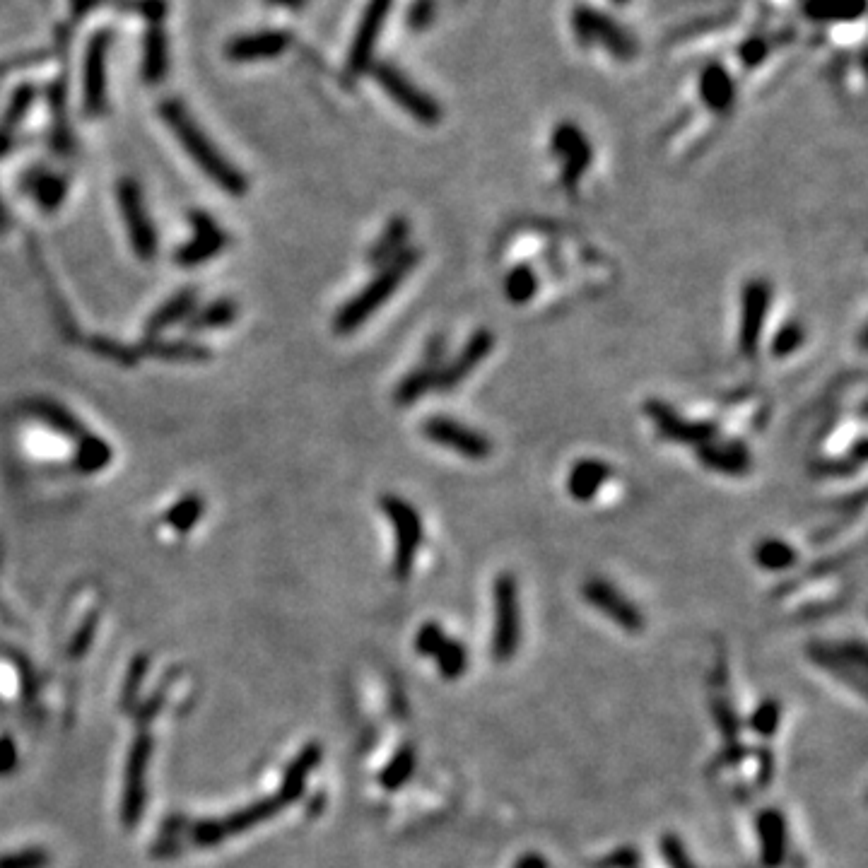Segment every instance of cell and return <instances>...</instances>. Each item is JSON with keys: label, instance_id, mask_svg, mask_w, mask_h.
Here are the masks:
<instances>
[{"label": "cell", "instance_id": "d4e9b609", "mask_svg": "<svg viewBox=\"0 0 868 868\" xmlns=\"http://www.w3.org/2000/svg\"><path fill=\"white\" fill-rule=\"evenodd\" d=\"M25 408H27V413L34 415V418L44 420L46 425L54 427V430H58L61 434H66V437L80 439L82 434H85L80 420L75 418V415L70 413L68 408H63L61 403L46 401V398H32V401H29Z\"/></svg>", "mask_w": 868, "mask_h": 868}, {"label": "cell", "instance_id": "9c48e42d", "mask_svg": "<svg viewBox=\"0 0 868 868\" xmlns=\"http://www.w3.org/2000/svg\"><path fill=\"white\" fill-rule=\"evenodd\" d=\"M644 413L654 422L656 432L671 442L688 444V447H702L719 437V425L712 420H688L676 408L668 406L661 398H649L644 403Z\"/></svg>", "mask_w": 868, "mask_h": 868}, {"label": "cell", "instance_id": "e575fe53", "mask_svg": "<svg viewBox=\"0 0 868 868\" xmlns=\"http://www.w3.org/2000/svg\"><path fill=\"white\" fill-rule=\"evenodd\" d=\"M203 514V497L201 495H186L181 497V500L174 504L172 509H169L167 516V524L172 526V529L177 531H189L196 526V521L201 519Z\"/></svg>", "mask_w": 868, "mask_h": 868}, {"label": "cell", "instance_id": "8fae6325", "mask_svg": "<svg viewBox=\"0 0 868 868\" xmlns=\"http://www.w3.org/2000/svg\"><path fill=\"white\" fill-rule=\"evenodd\" d=\"M119 205L123 222H126L128 237H131L133 254H136L140 261H152V258L157 256V232L148 215V208H145L140 186L133 179H121Z\"/></svg>", "mask_w": 868, "mask_h": 868}, {"label": "cell", "instance_id": "44dd1931", "mask_svg": "<svg viewBox=\"0 0 868 868\" xmlns=\"http://www.w3.org/2000/svg\"><path fill=\"white\" fill-rule=\"evenodd\" d=\"M410 242V220L406 215H394L389 222H386L384 232L379 234V239L369 246V263H372L374 268L386 266V263H391L394 258H398L403 254V251L408 249Z\"/></svg>", "mask_w": 868, "mask_h": 868}, {"label": "cell", "instance_id": "ab89813d", "mask_svg": "<svg viewBox=\"0 0 868 868\" xmlns=\"http://www.w3.org/2000/svg\"><path fill=\"white\" fill-rule=\"evenodd\" d=\"M92 350H95L97 355L109 357V360L121 362V365H133V362L138 360L136 350L126 348V345L114 343V340L109 338H92Z\"/></svg>", "mask_w": 868, "mask_h": 868}, {"label": "cell", "instance_id": "836d02e7", "mask_svg": "<svg viewBox=\"0 0 868 868\" xmlns=\"http://www.w3.org/2000/svg\"><path fill=\"white\" fill-rule=\"evenodd\" d=\"M806 338H808V331L799 319L784 321V324L777 328V333L772 336L770 353L777 357V360H784V357L799 353L803 343H806Z\"/></svg>", "mask_w": 868, "mask_h": 868}, {"label": "cell", "instance_id": "f1b7e54d", "mask_svg": "<svg viewBox=\"0 0 868 868\" xmlns=\"http://www.w3.org/2000/svg\"><path fill=\"white\" fill-rule=\"evenodd\" d=\"M25 189L44 210H56L66 198V181L51 172H32L25 179Z\"/></svg>", "mask_w": 868, "mask_h": 868}, {"label": "cell", "instance_id": "6da1fadb", "mask_svg": "<svg viewBox=\"0 0 868 868\" xmlns=\"http://www.w3.org/2000/svg\"><path fill=\"white\" fill-rule=\"evenodd\" d=\"M162 119L172 128L174 136L179 138V143L184 145V150L189 152V157L198 167L203 169L205 177L213 179L222 191H227L230 196H244L246 193V179L244 174L234 167L232 162H227L222 157V152L205 138L201 128L193 123V119L186 114V109L177 102H164L162 104Z\"/></svg>", "mask_w": 868, "mask_h": 868}, {"label": "cell", "instance_id": "2e32d148", "mask_svg": "<svg viewBox=\"0 0 868 868\" xmlns=\"http://www.w3.org/2000/svg\"><path fill=\"white\" fill-rule=\"evenodd\" d=\"M697 459L707 471L721 475H746L753 468V454L743 439H712V442L697 447Z\"/></svg>", "mask_w": 868, "mask_h": 868}, {"label": "cell", "instance_id": "52a82bcc", "mask_svg": "<svg viewBox=\"0 0 868 868\" xmlns=\"http://www.w3.org/2000/svg\"><path fill=\"white\" fill-rule=\"evenodd\" d=\"M374 80L379 82L381 90L394 99L398 107L408 111L422 126H437L442 121V107H439L437 99L415 85L403 70L391 66V63H379L374 68Z\"/></svg>", "mask_w": 868, "mask_h": 868}, {"label": "cell", "instance_id": "ba28073f", "mask_svg": "<svg viewBox=\"0 0 868 868\" xmlns=\"http://www.w3.org/2000/svg\"><path fill=\"white\" fill-rule=\"evenodd\" d=\"M422 434L437 447L454 451L471 461H485L492 456V439L485 432L473 430L463 422L449 418V415H432L422 420Z\"/></svg>", "mask_w": 868, "mask_h": 868}, {"label": "cell", "instance_id": "9a60e30c", "mask_svg": "<svg viewBox=\"0 0 868 868\" xmlns=\"http://www.w3.org/2000/svg\"><path fill=\"white\" fill-rule=\"evenodd\" d=\"M191 225H193L191 242L181 246L177 254V263H181V266L186 268L201 266V263L210 261V258L220 254L227 244V234L220 230V225H217L213 217L201 213V210L191 213Z\"/></svg>", "mask_w": 868, "mask_h": 868}, {"label": "cell", "instance_id": "f546056e", "mask_svg": "<svg viewBox=\"0 0 868 868\" xmlns=\"http://www.w3.org/2000/svg\"><path fill=\"white\" fill-rule=\"evenodd\" d=\"M111 447L102 437L95 434H82L78 439V454H75V468L80 473H99L109 466Z\"/></svg>", "mask_w": 868, "mask_h": 868}, {"label": "cell", "instance_id": "1f68e13d", "mask_svg": "<svg viewBox=\"0 0 868 868\" xmlns=\"http://www.w3.org/2000/svg\"><path fill=\"white\" fill-rule=\"evenodd\" d=\"M434 661H437V671L442 673L444 680H459L468 668L466 644H461L459 639L447 637V642L442 644V649L434 654Z\"/></svg>", "mask_w": 868, "mask_h": 868}, {"label": "cell", "instance_id": "f907efd6", "mask_svg": "<svg viewBox=\"0 0 868 868\" xmlns=\"http://www.w3.org/2000/svg\"><path fill=\"white\" fill-rule=\"evenodd\" d=\"M613 3L615 5H627V3H630V0H613Z\"/></svg>", "mask_w": 868, "mask_h": 868}, {"label": "cell", "instance_id": "c3c4849f", "mask_svg": "<svg viewBox=\"0 0 868 868\" xmlns=\"http://www.w3.org/2000/svg\"><path fill=\"white\" fill-rule=\"evenodd\" d=\"M514 868H550V866H548V861H545L541 854H533L531 852V854L519 856V859H516Z\"/></svg>", "mask_w": 868, "mask_h": 868}, {"label": "cell", "instance_id": "d6a6232c", "mask_svg": "<svg viewBox=\"0 0 868 868\" xmlns=\"http://www.w3.org/2000/svg\"><path fill=\"white\" fill-rule=\"evenodd\" d=\"M415 762H418V758H415L413 746L398 748V753L391 758L389 765L384 767V772H381V784H384V789L396 791L401 789L403 784H408L415 772Z\"/></svg>", "mask_w": 868, "mask_h": 868}, {"label": "cell", "instance_id": "7dc6e473", "mask_svg": "<svg viewBox=\"0 0 868 868\" xmlns=\"http://www.w3.org/2000/svg\"><path fill=\"white\" fill-rule=\"evenodd\" d=\"M758 758H760V784H770L772 770H774L772 753H767V750H758Z\"/></svg>", "mask_w": 868, "mask_h": 868}, {"label": "cell", "instance_id": "d590c367", "mask_svg": "<svg viewBox=\"0 0 868 868\" xmlns=\"http://www.w3.org/2000/svg\"><path fill=\"white\" fill-rule=\"evenodd\" d=\"M779 721H782V705H779V700H765L760 702L753 717H750V729L762 738H772L779 729Z\"/></svg>", "mask_w": 868, "mask_h": 868}, {"label": "cell", "instance_id": "4316f807", "mask_svg": "<svg viewBox=\"0 0 868 868\" xmlns=\"http://www.w3.org/2000/svg\"><path fill=\"white\" fill-rule=\"evenodd\" d=\"M538 275L529 263H516V266L504 275V297L514 307H524L533 297L538 295Z\"/></svg>", "mask_w": 868, "mask_h": 868}, {"label": "cell", "instance_id": "ee69618b", "mask_svg": "<svg viewBox=\"0 0 868 868\" xmlns=\"http://www.w3.org/2000/svg\"><path fill=\"white\" fill-rule=\"evenodd\" d=\"M639 864V852L632 847H623L618 852L608 854L601 861V868H635Z\"/></svg>", "mask_w": 868, "mask_h": 868}, {"label": "cell", "instance_id": "5bb4252c", "mask_svg": "<svg viewBox=\"0 0 868 868\" xmlns=\"http://www.w3.org/2000/svg\"><path fill=\"white\" fill-rule=\"evenodd\" d=\"M808 659L823 666L825 671L837 673V676L854 683L856 690L864 692V668H866V649L864 644H811L808 647Z\"/></svg>", "mask_w": 868, "mask_h": 868}, {"label": "cell", "instance_id": "cb8c5ba5", "mask_svg": "<svg viewBox=\"0 0 868 868\" xmlns=\"http://www.w3.org/2000/svg\"><path fill=\"white\" fill-rule=\"evenodd\" d=\"M155 355L160 360H177V362H201L210 360V350L201 343H191V340H162L148 338L140 345L138 355Z\"/></svg>", "mask_w": 868, "mask_h": 868}, {"label": "cell", "instance_id": "7402d4cb", "mask_svg": "<svg viewBox=\"0 0 868 868\" xmlns=\"http://www.w3.org/2000/svg\"><path fill=\"white\" fill-rule=\"evenodd\" d=\"M198 304V295L193 287H184L174 297H169L167 302L157 309L155 314L148 319V338H160V333L167 331L169 326L179 324V321L189 319Z\"/></svg>", "mask_w": 868, "mask_h": 868}, {"label": "cell", "instance_id": "7a4b0ae2", "mask_svg": "<svg viewBox=\"0 0 868 868\" xmlns=\"http://www.w3.org/2000/svg\"><path fill=\"white\" fill-rule=\"evenodd\" d=\"M418 261V249L408 246L401 256L386 263V266H381L379 273L374 275L350 302H345L343 307L338 309L336 319H333V328H336L338 336H350V333H355L365 321L372 319L381 309V304H386L396 295V290L401 287L403 280L413 273Z\"/></svg>", "mask_w": 868, "mask_h": 868}, {"label": "cell", "instance_id": "8d00e7d4", "mask_svg": "<svg viewBox=\"0 0 868 868\" xmlns=\"http://www.w3.org/2000/svg\"><path fill=\"white\" fill-rule=\"evenodd\" d=\"M712 717L717 721L719 731L724 733L726 743H736L738 733H741V721L736 717V709L726 697H712Z\"/></svg>", "mask_w": 868, "mask_h": 868}, {"label": "cell", "instance_id": "e0dca14e", "mask_svg": "<svg viewBox=\"0 0 868 868\" xmlns=\"http://www.w3.org/2000/svg\"><path fill=\"white\" fill-rule=\"evenodd\" d=\"M697 90H700L702 104H705L709 111H714V114H726V111H731L733 104H736V80H733L729 68L719 61L707 63V66L702 68Z\"/></svg>", "mask_w": 868, "mask_h": 868}, {"label": "cell", "instance_id": "603a6c76", "mask_svg": "<svg viewBox=\"0 0 868 868\" xmlns=\"http://www.w3.org/2000/svg\"><path fill=\"white\" fill-rule=\"evenodd\" d=\"M439 372H442V367H432L427 365V362H418L406 377L398 381L394 391V401L398 406H413V403L420 401L422 396L437 389Z\"/></svg>", "mask_w": 868, "mask_h": 868}, {"label": "cell", "instance_id": "7c38bea8", "mask_svg": "<svg viewBox=\"0 0 868 868\" xmlns=\"http://www.w3.org/2000/svg\"><path fill=\"white\" fill-rule=\"evenodd\" d=\"M582 594H584V601L589 603L591 608L601 611L608 620H611V623L623 627L625 632H632V635H635V632L644 630V613L639 611L635 603H632L618 586L608 582V579L591 577L589 582H584Z\"/></svg>", "mask_w": 868, "mask_h": 868}, {"label": "cell", "instance_id": "681fc988", "mask_svg": "<svg viewBox=\"0 0 868 868\" xmlns=\"http://www.w3.org/2000/svg\"><path fill=\"white\" fill-rule=\"evenodd\" d=\"M8 227H10V215H8V208H5L3 198H0V237L8 232Z\"/></svg>", "mask_w": 868, "mask_h": 868}, {"label": "cell", "instance_id": "4fadbf2b", "mask_svg": "<svg viewBox=\"0 0 868 868\" xmlns=\"http://www.w3.org/2000/svg\"><path fill=\"white\" fill-rule=\"evenodd\" d=\"M492 350H495V333H492L490 328L473 331L459 353L451 357L449 362H444L442 372H439L437 377V389L434 391H454L461 381H466L475 369L488 360Z\"/></svg>", "mask_w": 868, "mask_h": 868}, {"label": "cell", "instance_id": "74e56055", "mask_svg": "<svg viewBox=\"0 0 868 868\" xmlns=\"http://www.w3.org/2000/svg\"><path fill=\"white\" fill-rule=\"evenodd\" d=\"M444 642H447V632H444V627L430 620V623L420 625L418 635H415V651H418L420 656H430V659H434V654L442 649Z\"/></svg>", "mask_w": 868, "mask_h": 868}, {"label": "cell", "instance_id": "4dcf8cb0", "mask_svg": "<svg viewBox=\"0 0 868 868\" xmlns=\"http://www.w3.org/2000/svg\"><path fill=\"white\" fill-rule=\"evenodd\" d=\"M237 321V304L232 299H217L198 314L191 316V331H210V328H225Z\"/></svg>", "mask_w": 868, "mask_h": 868}, {"label": "cell", "instance_id": "ffe728a7", "mask_svg": "<svg viewBox=\"0 0 868 868\" xmlns=\"http://www.w3.org/2000/svg\"><path fill=\"white\" fill-rule=\"evenodd\" d=\"M611 466L603 459H579L567 473V492L574 502H591L611 478Z\"/></svg>", "mask_w": 868, "mask_h": 868}, {"label": "cell", "instance_id": "3957f363", "mask_svg": "<svg viewBox=\"0 0 868 868\" xmlns=\"http://www.w3.org/2000/svg\"><path fill=\"white\" fill-rule=\"evenodd\" d=\"M572 32L579 46L589 49V46H601L606 54H611L615 61H632L637 56L639 46L637 39L627 27L613 20L611 15L603 10L591 8V5H577L572 10Z\"/></svg>", "mask_w": 868, "mask_h": 868}, {"label": "cell", "instance_id": "277c9868", "mask_svg": "<svg viewBox=\"0 0 868 868\" xmlns=\"http://www.w3.org/2000/svg\"><path fill=\"white\" fill-rule=\"evenodd\" d=\"M495 627H492V659L507 664L514 659L521 642L519 586L512 572H500L495 579Z\"/></svg>", "mask_w": 868, "mask_h": 868}, {"label": "cell", "instance_id": "8992f818", "mask_svg": "<svg viewBox=\"0 0 868 868\" xmlns=\"http://www.w3.org/2000/svg\"><path fill=\"white\" fill-rule=\"evenodd\" d=\"M550 152L560 169V184L567 193H574L582 184L584 174L589 172L591 162H594V148H591L589 138L577 123L560 121L550 133Z\"/></svg>", "mask_w": 868, "mask_h": 868}, {"label": "cell", "instance_id": "d6986e66", "mask_svg": "<svg viewBox=\"0 0 868 868\" xmlns=\"http://www.w3.org/2000/svg\"><path fill=\"white\" fill-rule=\"evenodd\" d=\"M391 5H394V0H369L365 20H362L360 29H357L353 54H350V68H353V73L365 70L367 63L372 61L374 46H377L381 27H384V20L389 17Z\"/></svg>", "mask_w": 868, "mask_h": 868}, {"label": "cell", "instance_id": "30bf717a", "mask_svg": "<svg viewBox=\"0 0 868 868\" xmlns=\"http://www.w3.org/2000/svg\"><path fill=\"white\" fill-rule=\"evenodd\" d=\"M772 285L765 278H750L741 290V328H738V348L743 357L758 355V345L765 331L767 314L772 304Z\"/></svg>", "mask_w": 868, "mask_h": 868}, {"label": "cell", "instance_id": "bcb514c9", "mask_svg": "<svg viewBox=\"0 0 868 868\" xmlns=\"http://www.w3.org/2000/svg\"><path fill=\"white\" fill-rule=\"evenodd\" d=\"M815 468L825 475H840V473L854 471L856 466H852V459H849V461H820Z\"/></svg>", "mask_w": 868, "mask_h": 868}, {"label": "cell", "instance_id": "ac0fdd59", "mask_svg": "<svg viewBox=\"0 0 868 868\" xmlns=\"http://www.w3.org/2000/svg\"><path fill=\"white\" fill-rule=\"evenodd\" d=\"M760 840V859L765 868H779L787 859V818L779 808H765L755 818Z\"/></svg>", "mask_w": 868, "mask_h": 868}, {"label": "cell", "instance_id": "5b68a950", "mask_svg": "<svg viewBox=\"0 0 868 868\" xmlns=\"http://www.w3.org/2000/svg\"><path fill=\"white\" fill-rule=\"evenodd\" d=\"M381 512L389 516L391 526H394L396 536V553H394V574L398 582H406L413 572L415 555H418L422 545V519L420 512L401 495H381L379 497Z\"/></svg>", "mask_w": 868, "mask_h": 868}, {"label": "cell", "instance_id": "7bdbcfd3", "mask_svg": "<svg viewBox=\"0 0 868 868\" xmlns=\"http://www.w3.org/2000/svg\"><path fill=\"white\" fill-rule=\"evenodd\" d=\"M750 753V750L743 746L741 741H736V743H726L724 746V750H721V753L717 755V760H714V770H719V767H733V765H738V762H741L743 758H746V755Z\"/></svg>", "mask_w": 868, "mask_h": 868}, {"label": "cell", "instance_id": "b9f144b4", "mask_svg": "<svg viewBox=\"0 0 868 868\" xmlns=\"http://www.w3.org/2000/svg\"><path fill=\"white\" fill-rule=\"evenodd\" d=\"M767 54H770V44L762 37H750L746 44L738 49V56H741V63L746 68H758L767 58Z\"/></svg>", "mask_w": 868, "mask_h": 868}, {"label": "cell", "instance_id": "f6af8a7d", "mask_svg": "<svg viewBox=\"0 0 868 868\" xmlns=\"http://www.w3.org/2000/svg\"><path fill=\"white\" fill-rule=\"evenodd\" d=\"M434 17V0H415L413 5V25L427 27Z\"/></svg>", "mask_w": 868, "mask_h": 868}, {"label": "cell", "instance_id": "83f0119b", "mask_svg": "<svg viewBox=\"0 0 868 868\" xmlns=\"http://www.w3.org/2000/svg\"><path fill=\"white\" fill-rule=\"evenodd\" d=\"M866 0H808L806 13L815 22H852L864 15Z\"/></svg>", "mask_w": 868, "mask_h": 868}, {"label": "cell", "instance_id": "60d3db41", "mask_svg": "<svg viewBox=\"0 0 868 868\" xmlns=\"http://www.w3.org/2000/svg\"><path fill=\"white\" fill-rule=\"evenodd\" d=\"M661 852H664L666 864L671 868H695V864L690 861L688 849H685V844L680 842V837L676 835L661 837Z\"/></svg>", "mask_w": 868, "mask_h": 868}, {"label": "cell", "instance_id": "f35d334b", "mask_svg": "<svg viewBox=\"0 0 868 868\" xmlns=\"http://www.w3.org/2000/svg\"><path fill=\"white\" fill-rule=\"evenodd\" d=\"M283 46H285V39L271 34V37H258V39H251V41H242V44L234 46V56L237 58L273 56V54H280V51H283Z\"/></svg>", "mask_w": 868, "mask_h": 868}, {"label": "cell", "instance_id": "484cf974", "mask_svg": "<svg viewBox=\"0 0 868 868\" xmlns=\"http://www.w3.org/2000/svg\"><path fill=\"white\" fill-rule=\"evenodd\" d=\"M755 562L767 572H784L799 562V553L794 545H789L782 538H762L753 550Z\"/></svg>", "mask_w": 868, "mask_h": 868}]
</instances>
